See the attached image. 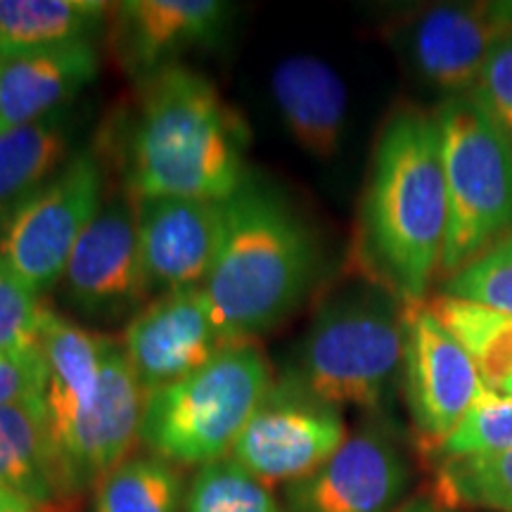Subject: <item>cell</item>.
Returning a JSON list of instances; mask_svg holds the SVG:
<instances>
[{
	"label": "cell",
	"mask_w": 512,
	"mask_h": 512,
	"mask_svg": "<svg viewBox=\"0 0 512 512\" xmlns=\"http://www.w3.org/2000/svg\"><path fill=\"white\" fill-rule=\"evenodd\" d=\"M0 489L43 512L67 498L43 396L0 408Z\"/></svg>",
	"instance_id": "cell-19"
},
{
	"label": "cell",
	"mask_w": 512,
	"mask_h": 512,
	"mask_svg": "<svg viewBox=\"0 0 512 512\" xmlns=\"http://www.w3.org/2000/svg\"><path fill=\"white\" fill-rule=\"evenodd\" d=\"M411 467L382 427L354 434L328 463L285 486L287 512H396Z\"/></svg>",
	"instance_id": "cell-14"
},
{
	"label": "cell",
	"mask_w": 512,
	"mask_h": 512,
	"mask_svg": "<svg viewBox=\"0 0 512 512\" xmlns=\"http://www.w3.org/2000/svg\"><path fill=\"white\" fill-rule=\"evenodd\" d=\"M98 69L93 41L0 57V133L62 112Z\"/></svg>",
	"instance_id": "cell-17"
},
{
	"label": "cell",
	"mask_w": 512,
	"mask_h": 512,
	"mask_svg": "<svg viewBox=\"0 0 512 512\" xmlns=\"http://www.w3.org/2000/svg\"><path fill=\"white\" fill-rule=\"evenodd\" d=\"M38 351L48 370L46 420L64 494L98 486L140 441L145 392L119 339L46 309Z\"/></svg>",
	"instance_id": "cell-3"
},
{
	"label": "cell",
	"mask_w": 512,
	"mask_h": 512,
	"mask_svg": "<svg viewBox=\"0 0 512 512\" xmlns=\"http://www.w3.org/2000/svg\"><path fill=\"white\" fill-rule=\"evenodd\" d=\"M64 302L98 323L131 320L152 299L133 202L112 197L76 242L60 280Z\"/></svg>",
	"instance_id": "cell-11"
},
{
	"label": "cell",
	"mask_w": 512,
	"mask_h": 512,
	"mask_svg": "<svg viewBox=\"0 0 512 512\" xmlns=\"http://www.w3.org/2000/svg\"><path fill=\"white\" fill-rule=\"evenodd\" d=\"M347 439L342 411L278 377L235 441L230 458L266 486H287L328 463Z\"/></svg>",
	"instance_id": "cell-9"
},
{
	"label": "cell",
	"mask_w": 512,
	"mask_h": 512,
	"mask_svg": "<svg viewBox=\"0 0 512 512\" xmlns=\"http://www.w3.org/2000/svg\"><path fill=\"white\" fill-rule=\"evenodd\" d=\"M271 95L294 143L313 159H332L347 128V86L328 62L292 55L275 64Z\"/></svg>",
	"instance_id": "cell-18"
},
{
	"label": "cell",
	"mask_w": 512,
	"mask_h": 512,
	"mask_svg": "<svg viewBox=\"0 0 512 512\" xmlns=\"http://www.w3.org/2000/svg\"><path fill=\"white\" fill-rule=\"evenodd\" d=\"M475 91L512 143V34L498 43Z\"/></svg>",
	"instance_id": "cell-30"
},
{
	"label": "cell",
	"mask_w": 512,
	"mask_h": 512,
	"mask_svg": "<svg viewBox=\"0 0 512 512\" xmlns=\"http://www.w3.org/2000/svg\"><path fill=\"white\" fill-rule=\"evenodd\" d=\"M249 133L207 76L183 64L140 81L121 143L128 200L226 202L245 181Z\"/></svg>",
	"instance_id": "cell-2"
},
{
	"label": "cell",
	"mask_w": 512,
	"mask_h": 512,
	"mask_svg": "<svg viewBox=\"0 0 512 512\" xmlns=\"http://www.w3.org/2000/svg\"><path fill=\"white\" fill-rule=\"evenodd\" d=\"M439 124L448 226L444 280L512 233V143L477 91L446 98Z\"/></svg>",
	"instance_id": "cell-7"
},
{
	"label": "cell",
	"mask_w": 512,
	"mask_h": 512,
	"mask_svg": "<svg viewBox=\"0 0 512 512\" xmlns=\"http://www.w3.org/2000/svg\"><path fill=\"white\" fill-rule=\"evenodd\" d=\"M448 202L434 112L406 105L377 136L356 233V271L403 304L427 302L444 256Z\"/></svg>",
	"instance_id": "cell-1"
},
{
	"label": "cell",
	"mask_w": 512,
	"mask_h": 512,
	"mask_svg": "<svg viewBox=\"0 0 512 512\" xmlns=\"http://www.w3.org/2000/svg\"><path fill=\"white\" fill-rule=\"evenodd\" d=\"M505 8H508V15H510V19H512V3H505Z\"/></svg>",
	"instance_id": "cell-34"
},
{
	"label": "cell",
	"mask_w": 512,
	"mask_h": 512,
	"mask_svg": "<svg viewBox=\"0 0 512 512\" xmlns=\"http://www.w3.org/2000/svg\"><path fill=\"white\" fill-rule=\"evenodd\" d=\"M131 202L152 294L204 287L219 252L223 202L185 197Z\"/></svg>",
	"instance_id": "cell-15"
},
{
	"label": "cell",
	"mask_w": 512,
	"mask_h": 512,
	"mask_svg": "<svg viewBox=\"0 0 512 512\" xmlns=\"http://www.w3.org/2000/svg\"><path fill=\"white\" fill-rule=\"evenodd\" d=\"M318 268L309 223L278 190L249 176L223 202L219 252L202 290L230 342H256L304 304Z\"/></svg>",
	"instance_id": "cell-4"
},
{
	"label": "cell",
	"mask_w": 512,
	"mask_h": 512,
	"mask_svg": "<svg viewBox=\"0 0 512 512\" xmlns=\"http://www.w3.org/2000/svg\"><path fill=\"white\" fill-rule=\"evenodd\" d=\"M403 302L356 271L328 292L280 377L337 408L384 411L401 384Z\"/></svg>",
	"instance_id": "cell-5"
},
{
	"label": "cell",
	"mask_w": 512,
	"mask_h": 512,
	"mask_svg": "<svg viewBox=\"0 0 512 512\" xmlns=\"http://www.w3.org/2000/svg\"><path fill=\"white\" fill-rule=\"evenodd\" d=\"M512 34L505 3H446L413 12L399 27L415 74L446 98L475 91L498 43Z\"/></svg>",
	"instance_id": "cell-12"
},
{
	"label": "cell",
	"mask_w": 512,
	"mask_h": 512,
	"mask_svg": "<svg viewBox=\"0 0 512 512\" xmlns=\"http://www.w3.org/2000/svg\"><path fill=\"white\" fill-rule=\"evenodd\" d=\"M401 389L420 446L434 451L484 392L475 361L427 302L403 304Z\"/></svg>",
	"instance_id": "cell-10"
},
{
	"label": "cell",
	"mask_w": 512,
	"mask_h": 512,
	"mask_svg": "<svg viewBox=\"0 0 512 512\" xmlns=\"http://www.w3.org/2000/svg\"><path fill=\"white\" fill-rule=\"evenodd\" d=\"M430 306L475 361L484 387L512 396V316L446 294H434Z\"/></svg>",
	"instance_id": "cell-22"
},
{
	"label": "cell",
	"mask_w": 512,
	"mask_h": 512,
	"mask_svg": "<svg viewBox=\"0 0 512 512\" xmlns=\"http://www.w3.org/2000/svg\"><path fill=\"white\" fill-rule=\"evenodd\" d=\"M228 17L219 0H126L112 5L110 43L121 69L143 81L219 41Z\"/></svg>",
	"instance_id": "cell-16"
},
{
	"label": "cell",
	"mask_w": 512,
	"mask_h": 512,
	"mask_svg": "<svg viewBox=\"0 0 512 512\" xmlns=\"http://www.w3.org/2000/svg\"><path fill=\"white\" fill-rule=\"evenodd\" d=\"M439 294L512 316V233L444 280Z\"/></svg>",
	"instance_id": "cell-27"
},
{
	"label": "cell",
	"mask_w": 512,
	"mask_h": 512,
	"mask_svg": "<svg viewBox=\"0 0 512 512\" xmlns=\"http://www.w3.org/2000/svg\"><path fill=\"white\" fill-rule=\"evenodd\" d=\"M48 370L38 349L0 351V408L41 399L46 394Z\"/></svg>",
	"instance_id": "cell-29"
},
{
	"label": "cell",
	"mask_w": 512,
	"mask_h": 512,
	"mask_svg": "<svg viewBox=\"0 0 512 512\" xmlns=\"http://www.w3.org/2000/svg\"><path fill=\"white\" fill-rule=\"evenodd\" d=\"M110 12L102 0H0V57L91 41Z\"/></svg>",
	"instance_id": "cell-21"
},
{
	"label": "cell",
	"mask_w": 512,
	"mask_h": 512,
	"mask_svg": "<svg viewBox=\"0 0 512 512\" xmlns=\"http://www.w3.org/2000/svg\"><path fill=\"white\" fill-rule=\"evenodd\" d=\"M396 512H460V510L444 508V505H439L434 498H413V501L399 505Z\"/></svg>",
	"instance_id": "cell-31"
},
{
	"label": "cell",
	"mask_w": 512,
	"mask_h": 512,
	"mask_svg": "<svg viewBox=\"0 0 512 512\" xmlns=\"http://www.w3.org/2000/svg\"><path fill=\"white\" fill-rule=\"evenodd\" d=\"M72 155L64 110L0 133V230L60 174Z\"/></svg>",
	"instance_id": "cell-20"
},
{
	"label": "cell",
	"mask_w": 512,
	"mask_h": 512,
	"mask_svg": "<svg viewBox=\"0 0 512 512\" xmlns=\"http://www.w3.org/2000/svg\"><path fill=\"white\" fill-rule=\"evenodd\" d=\"M512 448V396H503L484 387L470 411L460 420L432 456L444 460H460L484 453H501Z\"/></svg>",
	"instance_id": "cell-26"
},
{
	"label": "cell",
	"mask_w": 512,
	"mask_h": 512,
	"mask_svg": "<svg viewBox=\"0 0 512 512\" xmlns=\"http://www.w3.org/2000/svg\"><path fill=\"white\" fill-rule=\"evenodd\" d=\"M105 188V162L83 147L0 230V259L38 297L60 285L76 242L107 200Z\"/></svg>",
	"instance_id": "cell-8"
},
{
	"label": "cell",
	"mask_w": 512,
	"mask_h": 512,
	"mask_svg": "<svg viewBox=\"0 0 512 512\" xmlns=\"http://www.w3.org/2000/svg\"><path fill=\"white\" fill-rule=\"evenodd\" d=\"M48 306L0 259V351L38 349V332Z\"/></svg>",
	"instance_id": "cell-28"
},
{
	"label": "cell",
	"mask_w": 512,
	"mask_h": 512,
	"mask_svg": "<svg viewBox=\"0 0 512 512\" xmlns=\"http://www.w3.org/2000/svg\"><path fill=\"white\" fill-rule=\"evenodd\" d=\"M185 512H287L271 486L256 479L238 460L221 458L200 467L192 479Z\"/></svg>",
	"instance_id": "cell-25"
},
{
	"label": "cell",
	"mask_w": 512,
	"mask_h": 512,
	"mask_svg": "<svg viewBox=\"0 0 512 512\" xmlns=\"http://www.w3.org/2000/svg\"><path fill=\"white\" fill-rule=\"evenodd\" d=\"M202 287L152 297L126 323V361L143 392L183 380L230 347Z\"/></svg>",
	"instance_id": "cell-13"
},
{
	"label": "cell",
	"mask_w": 512,
	"mask_h": 512,
	"mask_svg": "<svg viewBox=\"0 0 512 512\" xmlns=\"http://www.w3.org/2000/svg\"><path fill=\"white\" fill-rule=\"evenodd\" d=\"M434 501L451 510L512 512V448L439 463Z\"/></svg>",
	"instance_id": "cell-24"
},
{
	"label": "cell",
	"mask_w": 512,
	"mask_h": 512,
	"mask_svg": "<svg viewBox=\"0 0 512 512\" xmlns=\"http://www.w3.org/2000/svg\"><path fill=\"white\" fill-rule=\"evenodd\" d=\"M5 512H43V510L34 508V505H24V508H12V510H5Z\"/></svg>",
	"instance_id": "cell-33"
},
{
	"label": "cell",
	"mask_w": 512,
	"mask_h": 512,
	"mask_svg": "<svg viewBox=\"0 0 512 512\" xmlns=\"http://www.w3.org/2000/svg\"><path fill=\"white\" fill-rule=\"evenodd\" d=\"M178 470L157 456L126 458L95 486V512H183Z\"/></svg>",
	"instance_id": "cell-23"
},
{
	"label": "cell",
	"mask_w": 512,
	"mask_h": 512,
	"mask_svg": "<svg viewBox=\"0 0 512 512\" xmlns=\"http://www.w3.org/2000/svg\"><path fill=\"white\" fill-rule=\"evenodd\" d=\"M24 505H31V503L22 501V498L15 496V494H10V491L0 489V512L12 510V508H24Z\"/></svg>",
	"instance_id": "cell-32"
},
{
	"label": "cell",
	"mask_w": 512,
	"mask_h": 512,
	"mask_svg": "<svg viewBox=\"0 0 512 512\" xmlns=\"http://www.w3.org/2000/svg\"><path fill=\"white\" fill-rule=\"evenodd\" d=\"M273 382L259 344H230L204 368L145 394L140 441L171 465L228 458Z\"/></svg>",
	"instance_id": "cell-6"
}]
</instances>
